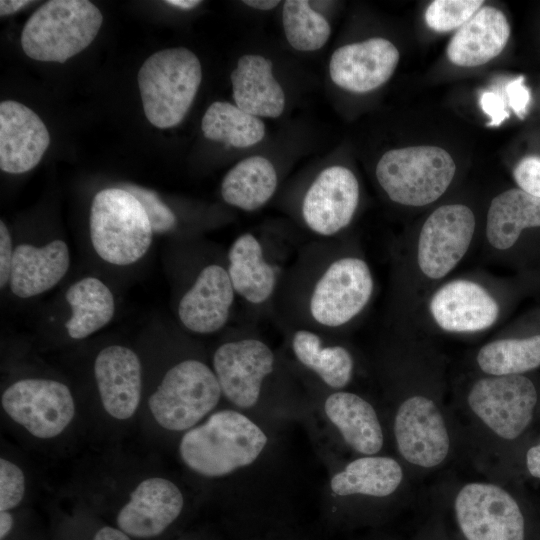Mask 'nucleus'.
I'll use <instances>...</instances> for the list:
<instances>
[{
    "label": "nucleus",
    "mask_w": 540,
    "mask_h": 540,
    "mask_svg": "<svg viewBox=\"0 0 540 540\" xmlns=\"http://www.w3.org/2000/svg\"><path fill=\"white\" fill-rule=\"evenodd\" d=\"M267 443L263 429L248 416L238 410L223 409L187 430L178 450L190 470L218 478L252 465Z\"/></svg>",
    "instance_id": "f257e3e1"
},
{
    "label": "nucleus",
    "mask_w": 540,
    "mask_h": 540,
    "mask_svg": "<svg viewBox=\"0 0 540 540\" xmlns=\"http://www.w3.org/2000/svg\"><path fill=\"white\" fill-rule=\"evenodd\" d=\"M202 80L198 57L184 47L157 51L138 72L144 113L158 128L178 125L189 111Z\"/></svg>",
    "instance_id": "f03ea898"
},
{
    "label": "nucleus",
    "mask_w": 540,
    "mask_h": 540,
    "mask_svg": "<svg viewBox=\"0 0 540 540\" xmlns=\"http://www.w3.org/2000/svg\"><path fill=\"white\" fill-rule=\"evenodd\" d=\"M102 22L90 1L50 0L26 21L21 47L34 60L63 63L92 43Z\"/></svg>",
    "instance_id": "7ed1b4c3"
},
{
    "label": "nucleus",
    "mask_w": 540,
    "mask_h": 540,
    "mask_svg": "<svg viewBox=\"0 0 540 540\" xmlns=\"http://www.w3.org/2000/svg\"><path fill=\"white\" fill-rule=\"evenodd\" d=\"M89 225L95 252L113 265L137 262L152 243L153 231L143 206L123 188L103 189L94 196Z\"/></svg>",
    "instance_id": "20e7f679"
},
{
    "label": "nucleus",
    "mask_w": 540,
    "mask_h": 540,
    "mask_svg": "<svg viewBox=\"0 0 540 540\" xmlns=\"http://www.w3.org/2000/svg\"><path fill=\"white\" fill-rule=\"evenodd\" d=\"M455 172L453 158L436 146L389 150L382 155L375 171L379 185L393 202L414 207L439 199Z\"/></svg>",
    "instance_id": "39448f33"
},
{
    "label": "nucleus",
    "mask_w": 540,
    "mask_h": 540,
    "mask_svg": "<svg viewBox=\"0 0 540 540\" xmlns=\"http://www.w3.org/2000/svg\"><path fill=\"white\" fill-rule=\"evenodd\" d=\"M222 395L214 371L199 360L186 359L165 373L148 405L162 428L185 431L198 425Z\"/></svg>",
    "instance_id": "423d86ee"
},
{
    "label": "nucleus",
    "mask_w": 540,
    "mask_h": 540,
    "mask_svg": "<svg viewBox=\"0 0 540 540\" xmlns=\"http://www.w3.org/2000/svg\"><path fill=\"white\" fill-rule=\"evenodd\" d=\"M456 535L452 540H526V519L515 498L502 487L471 482L453 503Z\"/></svg>",
    "instance_id": "0eeeda50"
},
{
    "label": "nucleus",
    "mask_w": 540,
    "mask_h": 540,
    "mask_svg": "<svg viewBox=\"0 0 540 540\" xmlns=\"http://www.w3.org/2000/svg\"><path fill=\"white\" fill-rule=\"evenodd\" d=\"M374 279L367 262L344 256L331 262L315 283L309 300L311 317L325 327H340L369 303Z\"/></svg>",
    "instance_id": "6e6552de"
},
{
    "label": "nucleus",
    "mask_w": 540,
    "mask_h": 540,
    "mask_svg": "<svg viewBox=\"0 0 540 540\" xmlns=\"http://www.w3.org/2000/svg\"><path fill=\"white\" fill-rule=\"evenodd\" d=\"M467 402L494 434L512 440L530 424L537 391L533 382L523 375H488L472 384Z\"/></svg>",
    "instance_id": "1a4fd4ad"
},
{
    "label": "nucleus",
    "mask_w": 540,
    "mask_h": 540,
    "mask_svg": "<svg viewBox=\"0 0 540 540\" xmlns=\"http://www.w3.org/2000/svg\"><path fill=\"white\" fill-rule=\"evenodd\" d=\"M476 228L473 211L464 204L435 209L423 223L416 244V264L428 280L452 272L471 247Z\"/></svg>",
    "instance_id": "9d476101"
},
{
    "label": "nucleus",
    "mask_w": 540,
    "mask_h": 540,
    "mask_svg": "<svg viewBox=\"0 0 540 540\" xmlns=\"http://www.w3.org/2000/svg\"><path fill=\"white\" fill-rule=\"evenodd\" d=\"M1 404L14 422L40 439L61 434L75 415L70 389L52 379L26 378L16 381L3 392Z\"/></svg>",
    "instance_id": "9b49d317"
},
{
    "label": "nucleus",
    "mask_w": 540,
    "mask_h": 540,
    "mask_svg": "<svg viewBox=\"0 0 540 540\" xmlns=\"http://www.w3.org/2000/svg\"><path fill=\"white\" fill-rule=\"evenodd\" d=\"M274 364L271 348L254 338L223 343L213 355V371L222 394L244 410L258 403L263 382L273 372Z\"/></svg>",
    "instance_id": "f8f14e48"
},
{
    "label": "nucleus",
    "mask_w": 540,
    "mask_h": 540,
    "mask_svg": "<svg viewBox=\"0 0 540 540\" xmlns=\"http://www.w3.org/2000/svg\"><path fill=\"white\" fill-rule=\"evenodd\" d=\"M394 437L401 456L421 468L440 465L450 449V437L441 411L424 395H412L398 407Z\"/></svg>",
    "instance_id": "ddd939ff"
},
{
    "label": "nucleus",
    "mask_w": 540,
    "mask_h": 540,
    "mask_svg": "<svg viewBox=\"0 0 540 540\" xmlns=\"http://www.w3.org/2000/svg\"><path fill=\"white\" fill-rule=\"evenodd\" d=\"M359 203L354 173L341 165L325 168L312 182L302 202L307 227L321 236H332L347 227Z\"/></svg>",
    "instance_id": "4468645a"
},
{
    "label": "nucleus",
    "mask_w": 540,
    "mask_h": 540,
    "mask_svg": "<svg viewBox=\"0 0 540 540\" xmlns=\"http://www.w3.org/2000/svg\"><path fill=\"white\" fill-rule=\"evenodd\" d=\"M428 310L440 329L452 333L489 329L500 315L496 298L480 283L464 278L450 280L437 288Z\"/></svg>",
    "instance_id": "2eb2a0df"
},
{
    "label": "nucleus",
    "mask_w": 540,
    "mask_h": 540,
    "mask_svg": "<svg viewBox=\"0 0 540 540\" xmlns=\"http://www.w3.org/2000/svg\"><path fill=\"white\" fill-rule=\"evenodd\" d=\"M183 506V494L174 482L162 477L146 478L131 492L116 523L130 537L153 538L179 517Z\"/></svg>",
    "instance_id": "dca6fc26"
},
{
    "label": "nucleus",
    "mask_w": 540,
    "mask_h": 540,
    "mask_svg": "<svg viewBox=\"0 0 540 540\" xmlns=\"http://www.w3.org/2000/svg\"><path fill=\"white\" fill-rule=\"evenodd\" d=\"M399 56L394 44L381 37L347 44L333 52L329 63L330 77L344 90L370 92L390 79Z\"/></svg>",
    "instance_id": "f3484780"
},
{
    "label": "nucleus",
    "mask_w": 540,
    "mask_h": 540,
    "mask_svg": "<svg viewBox=\"0 0 540 540\" xmlns=\"http://www.w3.org/2000/svg\"><path fill=\"white\" fill-rule=\"evenodd\" d=\"M94 376L105 411L118 420L131 418L142 391V366L137 354L121 345L105 347L96 356Z\"/></svg>",
    "instance_id": "a211bd4d"
},
{
    "label": "nucleus",
    "mask_w": 540,
    "mask_h": 540,
    "mask_svg": "<svg viewBox=\"0 0 540 540\" xmlns=\"http://www.w3.org/2000/svg\"><path fill=\"white\" fill-rule=\"evenodd\" d=\"M50 143L44 122L27 106L5 100L0 103V168L11 174L33 169Z\"/></svg>",
    "instance_id": "6ab92c4d"
},
{
    "label": "nucleus",
    "mask_w": 540,
    "mask_h": 540,
    "mask_svg": "<svg viewBox=\"0 0 540 540\" xmlns=\"http://www.w3.org/2000/svg\"><path fill=\"white\" fill-rule=\"evenodd\" d=\"M235 291L227 269L217 264L204 267L178 305L181 323L199 334L214 333L227 323Z\"/></svg>",
    "instance_id": "aec40b11"
},
{
    "label": "nucleus",
    "mask_w": 540,
    "mask_h": 540,
    "mask_svg": "<svg viewBox=\"0 0 540 540\" xmlns=\"http://www.w3.org/2000/svg\"><path fill=\"white\" fill-rule=\"evenodd\" d=\"M67 244L54 240L42 247L20 244L14 249L9 287L20 298H30L53 288L67 273Z\"/></svg>",
    "instance_id": "412c9836"
},
{
    "label": "nucleus",
    "mask_w": 540,
    "mask_h": 540,
    "mask_svg": "<svg viewBox=\"0 0 540 540\" xmlns=\"http://www.w3.org/2000/svg\"><path fill=\"white\" fill-rule=\"evenodd\" d=\"M509 36L510 25L504 13L483 6L451 38L447 56L457 66H480L503 51Z\"/></svg>",
    "instance_id": "4be33fe9"
},
{
    "label": "nucleus",
    "mask_w": 540,
    "mask_h": 540,
    "mask_svg": "<svg viewBox=\"0 0 540 540\" xmlns=\"http://www.w3.org/2000/svg\"><path fill=\"white\" fill-rule=\"evenodd\" d=\"M235 105L256 117H279L285 108V94L273 76L272 62L258 54L238 59L230 75Z\"/></svg>",
    "instance_id": "5701e85b"
},
{
    "label": "nucleus",
    "mask_w": 540,
    "mask_h": 540,
    "mask_svg": "<svg viewBox=\"0 0 540 540\" xmlns=\"http://www.w3.org/2000/svg\"><path fill=\"white\" fill-rule=\"evenodd\" d=\"M328 420L337 428L344 442L364 456L376 455L383 447L384 436L374 407L358 394L337 390L324 402Z\"/></svg>",
    "instance_id": "b1692460"
},
{
    "label": "nucleus",
    "mask_w": 540,
    "mask_h": 540,
    "mask_svg": "<svg viewBox=\"0 0 540 540\" xmlns=\"http://www.w3.org/2000/svg\"><path fill=\"white\" fill-rule=\"evenodd\" d=\"M540 227V199L520 188L495 196L486 219V239L497 251H506L518 241L523 230Z\"/></svg>",
    "instance_id": "393cba45"
},
{
    "label": "nucleus",
    "mask_w": 540,
    "mask_h": 540,
    "mask_svg": "<svg viewBox=\"0 0 540 540\" xmlns=\"http://www.w3.org/2000/svg\"><path fill=\"white\" fill-rule=\"evenodd\" d=\"M228 275L236 294L251 304L268 300L276 285L274 268L266 261L258 239L244 233L228 251Z\"/></svg>",
    "instance_id": "a878e982"
},
{
    "label": "nucleus",
    "mask_w": 540,
    "mask_h": 540,
    "mask_svg": "<svg viewBox=\"0 0 540 540\" xmlns=\"http://www.w3.org/2000/svg\"><path fill=\"white\" fill-rule=\"evenodd\" d=\"M403 479L401 465L387 456H362L345 465L330 479V490L340 497L363 495L384 498L392 495Z\"/></svg>",
    "instance_id": "bb28decb"
},
{
    "label": "nucleus",
    "mask_w": 540,
    "mask_h": 540,
    "mask_svg": "<svg viewBox=\"0 0 540 540\" xmlns=\"http://www.w3.org/2000/svg\"><path fill=\"white\" fill-rule=\"evenodd\" d=\"M276 188L277 173L272 162L263 156H250L226 173L221 195L227 204L253 211L266 204Z\"/></svg>",
    "instance_id": "cd10ccee"
},
{
    "label": "nucleus",
    "mask_w": 540,
    "mask_h": 540,
    "mask_svg": "<svg viewBox=\"0 0 540 540\" xmlns=\"http://www.w3.org/2000/svg\"><path fill=\"white\" fill-rule=\"evenodd\" d=\"M72 314L66 322L68 335L83 339L107 325L115 312L111 290L96 277H85L66 292Z\"/></svg>",
    "instance_id": "c85d7f7f"
},
{
    "label": "nucleus",
    "mask_w": 540,
    "mask_h": 540,
    "mask_svg": "<svg viewBox=\"0 0 540 540\" xmlns=\"http://www.w3.org/2000/svg\"><path fill=\"white\" fill-rule=\"evenodd\" d=\"M296 359L316 373L330 388L341 390L351 381L354 360L343 346H323L321 338L314 332L297 330L291 340Z\"/></svg>",
    "instance_id": "c756f323"
},
{
    "label": "nucleus",
    "mask_w": 540,
    "mask_h": 540,
    "mask_svg": "<svg viewBox=\"0 0 540 540\" xmlns=\"http://www.w3.org/2000/svg\"><path fill=\"white\" fill-rule=\"evenodd\" d=\"M201 129L206 138L237 148L253 146L265 136V125L259 117L226 101H215L208 107Z\"/></svg>",
    "instance_id": "7c9ffc66"
},
{
    "label": "nucleus",
    "mask_w": 540,
    "mask_h": 540,
    "mask_svg": "<svg viewBox=\"0 0 540 540\" xmlns=\"http://www.w3.org/2000/svg\"><path fill=\"white\" fill-rule=\"evenodd\" d=\"M476 362L487 375H522L540 366V334L486 343L479 349Z\"/></svg>",
    "instance_id": "2f4dec72"
},
{
    "label": "nucleus",
    "mask_w": 540,
    "mask_h": 540,
    "mask_svg": "<svg viewBox=\"0 0 540 540\" xmlns=\"http://www.w3.org/2000/svg\"><path fill=\"white\" fill-rule=\"evenodd\" d=\"M282 22L288 43L298 51L320 49L331 34L328 21L305 0L285 1Z\"/></svg>",
    "instance_id": "473e14b6"
},
{
    "label": "nucleus",
    "mask_w": 540,
    "mask_h": 540,
    "mask_svg": "<svg viewBox=\"0 0 540 540\" xmlns=\"http://www.w3.org/2000/svg\"><path fill=\"white\" fill-rule=\"evenodd\" d=\"M482 0H435L424 17L428 27L436 32L460 28L482 7Z\"/></svg>",
    "instance_id": "72a5a7b5"
},
{
    "label": "nucleus",
    "mask_w": 540,
    "mask_h": 540,
    "mask_svg": "<svg viewBox=\"0 0 540 540\" xmlns=\"http://www.w3.org/2000/svg\"><path fill=\"white\" fill-rule=\"evenodd\" d=\"M123 189L134 195L141 203L153 233H166L175 228L177 223L175 214L156 192L133 184H125Z\"/></svg>",
    "instance_id": "f704fd0d"
},
{
    "label": "nucleus",
    "mask_w": 540,
    "mask_h": 540,
    "mask_svg": "<svg viewBox=\"0 0 540 540\" xmlns=\"http://www.w3.org/2000/svg\"><path fill=\"white\" fill-rule=\"evenodd\" d=\"M25 476L13 462L0 459V511H9L20 504L25 494Z\"/></svg>",
    "instance_id": "c9c22d12"
},
{
    "label": "nucleus",
    "mask_w": 540,
    "mask_h": 540,
    "mask_svg": "<svg viewBox=\"0 0 540 540\" xmlns=\"http://www.w3.org/2000/svg\"><path fill=\"white\" fill-rule=\"evenodd\" d=\"M513 177L520 189L540 199V157L526 156L513 170Z\"/></svg>",
    "instance_id": "e433bc0d"
},
{
    "label": "nucleus",
    "mask_w": 540,
    "mask_h": 540,
    "mask_svg": "<svg viewBox=\"0 0 540 540\" xmlns=\"http://www.w3.org/2000/svg\"><path fill=\"white\" fill-rule=\"evenodd\" d=\"M479 104L483 112L490 117L488 126H499L505 119L509 118V112L506 109L508 100L505 91L500 88L486 90L481 93Z\"/></svg>",
    "instance_id": "4c0bfd02"
},
{
    "label": "nucleus",
    "mask_w": 540,
    "mask_h": 540,
    "mask_svg": "<svg viewBox=\"0 0 540 540\" xmlns=\"http://www.w3.org/2000/svg\"><path fill=\"white\" fill-rule=\"evenodd\" d=\"M508 105L517 117L523 119L530 103V91L524 84V76H518L504 86Z\"/></svg>",
    "instance_id": "58836bf2"
},
{
    "label": "nucleus",
    "mask_w": 540,
    "mask_h": 540,
    "mask_svg": "<svg viewBox=\"0 0 540 540\" xmlns=\"http://www.w3.org/2000/svg\"><path fill=\"white\" fill-rule=\"evenodd\" d=\"M14 250L9 230L0 222V287L3 289L9 284Z\"/></svg>",
    "instance_id": "ea45409f"
},
{
    "label": "nucleus",
    "mask_w": 540,
    "mask_h": 540,
    "mask_svg": "<svg viewBox=\"0 0 540 540\" xmlns=\"http://www.w3.org/2000/svg\"><path fill=\"white\" fill-rule=\"evenodd\" d=\"M526 466L533 477L540 479V442L527 451Z\"/></svg>",
    "instance_id": "a19ab883"
},
{
    "label": "nucleus",
    "mask_w": 540,
    "mask_h": 540,
    "mask_svg": "<svg viewBox=\"0 0 540 540\" xmlns=\"http://www.w3.org/2000/svg\"><path fill=\"white\" fill-rule=\"evenodd\" d=\"M417 540H450L445 528L441 524L426 526Z\"/></svg>",
    "instance_id": "79ce46f5"
},
{
    "label": "nucleus",
    "mask_w": 540,
    "mask_h": 540,
    "mask_svg": "<svg viewBox=\"0 0 540 540\" xmlns=\"http://www.w3.org/2000/svg\"><path fill=\"white\" fill-rule=\"evenodd\" d=\"M93 540H131V539H130V536L125 534L120 529L113 528L110 526H105L99 529L95 533Z\"/></svg>",
    "instance_id": "37998d69"
},
{
    "label": "nucleus",
    "mask_w": 540,
    "mask_h": 540,
    "mask_svg": "<svg viewBox=\"0 0 540 540\" xmlns=\"http://www.w3.org/2000/svg\"><path fill=\"white\" fill-rule=\"evenodd\" d=\"M31 3L27 0H1L0 1V15L7 16L20 10L22 7Z\"/></svg>",
    "instance_id": "c03bdc74"
},
{
    "label": "nucleus",
    "mask_w": 540,
    "mask_h": 540,
    "mask_svg": "<svg viewBox=\"0 0 540 540\" xmlns=\"http://www.w3.org/2000/svg\"><path fill=\"white\" fill-rule=\"evenodd\" d=\"M13 526V517L9 511H0V538L3 540L10 533Z\"/></svg>",
    "instance_id": "a18cd8bd"
},
{
    "label": "nucleus",
    "mask_w": 540,
    "mask_h": 540,
    "mask_svg": "<svg viewBox=\"0 0 540 540\" xmlns=\"http://www.w3.org/2000/svg\"><path fill=\"white\" fill-rule=\"evenodd\" d=\"M243 3L257 10H271L279 4L278 0H246Z\"/></svg>",
    "instance_id": "49530a36"
},
{
    "label": "nucleus",
    "mask_w": 540,
    "mask_h": 540,
    "mask_svg": "<svg viewBox=\"0 0 540 540\" xmlns=\"http://www.w3.org/2000/svg\"><path fill=\"white\" fill-rule=\"evenodd\" d=\"M166 4L178 7L181 9H192L198 6L201 1L198 0H167L165 1Z\"/></svg>",
    "instance_id": "de8ad7c7"
}]
</instances>
